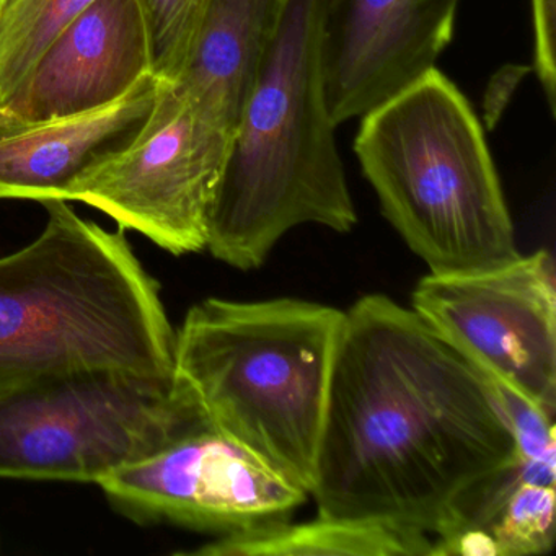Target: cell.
<instances>
[{"instance_id":"obj_19","label":"cell","mask_w":556,"mask_h":556,"mask_svg":"<svg viewBox=\"0 0 556 556\" xmlns=\"http://www.w3.org/2000/svg\"><path fill=\"white\" fill-rule=\"evenodd\" d=\"M533 35H535V70L548 109L555 115V0H532Z\"/></svg>"},{"instance_id":"obj_9","label":"cell","mask_w":556,"mask_h":556,"mask_svg":"<svg viewBox=\"0 0 556 556\" xmlns=\"http://www.w3.org/2000/svg\"><path fill=\"white\" fill-rule=\"evenodd\" d=\"M118 513L217 536L288 517L307 501L298 484L211 425L99 481Z\"/></svg>"},{"instance_id":"obj_7","label":"cell","mask_w":556,"mask_h":556,"mask_svg":"<svg viewBox=\"0 0 556 556\" xmlns=\"http://www.w3.org/2000/svg\"><path fill=\"white\" fill-rule=\"evenodd\" d=\"M232 138L177 84L159 80L138 132L77 175L60 200L96 207L172 255L203 252Z\"/></svg>"},{"instance_id":"obj_16","label":"cell","mask_w":556,"mask_h":556,"mask_svg":"<svg viewBox=\"0 0 556 556\" xmlns=\"http://www.w3.org/2000/svg\"><path fill=\"white\" fill-rule=\"evenodd\" d=\"M213 0H138L148 34L151 74L177 83L197 50Z\"/></svg>"},{"instance_id":"obj_8","label":"cell","mask_w":556,"mask_h":556,"mask_svg":"<svg viewBox=\"0 0 556 556\" xmlns=\"http://www.w3.org/2000/svg\"><path fill=\"white\" fill-rule=\"evenodd\" d=\"M412 308L488 379L555 418L556 278L548 250L486 271L428 273Z\"/></svg>"},{"instance_id":"obj_6","label":"cell","mask_w":556,"mask_h":556,"mask_svg":"<svg viewBox=\"0 0 556 556\" xmlns=\"http://www.w3.org/2000/svg\"><path fill=\"white\" fill-rule=\"evenodd\" d=\"M210 425L177 377L89 370L0 389V478L97 483Z\"/></svg>"},{"instance_id":"obj_20","label":"cell","mask_w":556,"mask_h":556,"mask_svg":"<svg viewBox=\"0 0 556 556\" xmlns=\"http://www.w3.org/2000/svg\"><path fill=\"white\" fill-rule=\"evenodd\" d=\"M529 67L506 66L491 79L484 99V116H486L488 128H494L504 106L509 102L514 89L519 86L520 79L529 73Z\"/></svg>"},{"instance_id":"obj_12","label":"cell","mask_w":556,"mask_h":556,"mask_svg":"<svg viewBox=\"0 0 556 556\" xmlns=\"http://www.w3.org/2000/svg\"><path fill=\"white\" fill-rule=\"evenodd\" d=\"M157 87L159 80L148 74L109 105L0 131V200H60L77 175L138 132Z\"/></svg>"},{"instance_id":"obj_13","label":"cell","mask_w":556,"mask_h":556,"mask_svg":"<svg viewBox=\"0 0 556 556\" xmlns=\"http://www.w3.org/2000/svg\"><path fill=\"white\" fill-rule=\"evenodd\" d=\"M289 0H213L178 87L236 132L247 93Z\"/></svg>"},{"instance_id":"obj_17","label":"cell","mask_w":556,"mask_h":556,"mask_svg":"<svg viewBox=\"0 0 556 556\" xmlns=\"http://www.w3.org/2000/svg\"><path fill=\"white\" fill-rule=\"evenodd\" d=\"M555 486L519 481L484 527L497 556H539L555 545Z\"/></svg>"},{"instance_id":"obj_2","label":"cell","mask_w":556,"mask_h":556,"mask_svg":"<svg viewBox=\"0 0 556 556\" xmlns=\"http://www.w3.org/2000/svg\"><path fill=\"white\" fill-rule=\"evenodd\" d=\"M328 2L289 0L240 112L206 240L240 271L262 268L295 227L348 233L357 224L325 96Z\"/></svg>"},{"instance_id":"obj_1","label":"cell","mask_w":556,"mask_h":556,"mask_svg":"<svg viewBox=\"0 0 556 556\" xmlns=\"http://www.w3.org/2000/svg\"><path fill=\"white\" fill-rule=\"evenodd\" d=\"M514 462L490 380L412 307L367 294L344 311L308 494L318 516L434 540Z\"/></svg>"},{"instance_id":"obj_3","label":"cell","mask_w":556,"mask_h":556,"mask_svg":"<svg viewBox=\"0 0 556 556\" xmlns=\"http://www.w3.org/2000/svg\"><path fill=\"white\" fill-rule=\"evenodd\" d=\"M43 232L0 256V389L89 370L174 376L161 285L125 230L43 201Z\"/></svg>"},{"instance_id":"obj_11","label":"cell","mask_w":556,"mask_h":556,"mask_svg":"<svg viewBox=\"0 0 556 556\" xmlns=\"http://www.w3.org/2000/svg\"><path fill=\"white\" fill-rule=\"evenodd\" d=\"M148 74V34L138 0H93L0 105V131L109 105Z\"/></svg>"},{"instance_id":"obj_10","label":"cell","mask_w":556,"mask_h":556,"mask_svg":"<svg viewBox=\"0 0 556 556\" xmlns=\"http://www.w3.org/2000/svg\"><path fill=\"white\" fill-rule=\"evenodd\" d=\"M460 0H330L321 67L337 125L361 118L434 70Z\"/></svg>"},{"instance_id":"obj_14","label":"cell","mask_w":556,"mask_h":556,"mask_svg":"<svg viewBox=\"0 0 556 556\" xmlns=\"http://www.w3.org/2000/svg\"><path fill=\"white\" fill-rule=\"evenodd\" d=\"M425 533L376 522L321 517L265 520L181 555L194 556H431Z\"/></svg>"},{"instance_id":"obj_5","label":"cell","mask_w":556,"mask_h":556,"mask_svg":"<svg viewBox=\"0 0 556 556\" xmlns=\"http://www.w3.org/2000/svg\"><path fill=\"white\" fill-rule=\"evenodd\" d=\"M361 119L364 177L429 273L486 271L520 255L480 119L438 67Z\"/></svg>"},{"instance_id":"obj_18","label":"cell","mask_w":556,"mask_h":556,"mask_svg":"<svg viewBox=\"0 0 556 556\" xmlns=\"http://www.w3.org/2000/svg\"><path fill=\"white\" fill-rule=\"evenodd\" d=\"M488 380L509 422L516 442V457L522 462L556 464L555 418L503 383Z\"/></svg>"},{"instance_id":"obj_21","label":"cell","mask_w":556,"mask_h":556,"mask_svg":"<svg viewBox=\"0 0 556 556\" xmlns=\"http://www.w3.org/2000/svg\"><path fill=\"white\" fill-rule=\"evenodd\" d=\"M5 0H0V17H2V11H4Z\"/></svg>"},{"instance_id":"obj_4","label":"cell","mask_w":556,"mask_h":556,"mask_svg":"<svg viewBox=\"0 0 556 556\" xmlns=\"http://www.w3.org/2000/svg\"><path fill=\"white\" fill-rule=\"evenodd\" d=\"M344 311L295 298L198 302L175 374L207 421L311 494Z\"/></svg>"},{"instance_id":"obj_15","label":"cell","mask_w":556,"mask_h":556,"mask_svg":"<svg viewBox=\"0 0 556 556\" xmlns=\"http://www.w3.org/2000/svg\"><path fill=\"white\" fill-rule=\"evenodd\" d=\"M93 0H5L0 17V105L58 34Z\"/></svg>"}]
</instances>
